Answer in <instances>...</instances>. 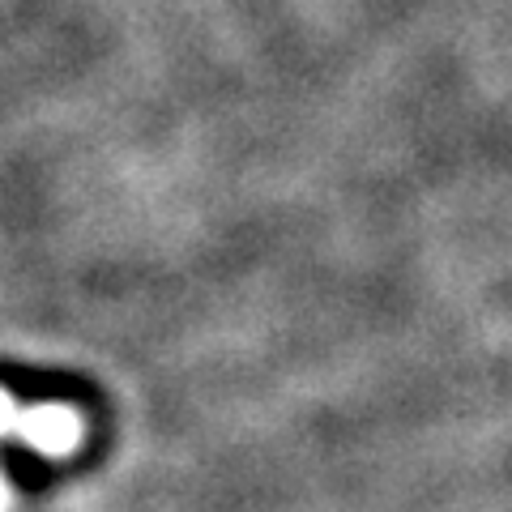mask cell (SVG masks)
I'll use <instances>...</instances> for the list:
<instances>
[{
  "label": "cell",
  "mask_w": 512,
  "mask_h": 512,
  "mask_svg": "<svg viewBox=\"0 0 512 512\" xmlns=\"http://www.w3.org/2000/svg\"><path fill=\"white\" fill-rule=\"evenodd\" d=\"M13 431H22V440L43 457H64L77 448V440H82V423H77V414L64 410V406L22 410Z\"/></svg>",
  "instance_id": "1"
},
{
  "label": "cell",
  "mask_w": 512,
  "mask_h": 512,
  "mask_svg": "<svg viewBox=\"0 0 512 512\" xmlns=\"http://www.w3.org/2000/svg\"><path fill=\"white\" fill-rule=\"evenodd\" d=\"M13 423H18V406H13L9 393H0V436H9Z\"/></svg>",
  "instance_id": "2"
},
{
  "label": "cell",
  "mask_w": 512,
  "mask_h": 512,
  "mask_svg": "<svg viewBox=\"0 0 512 512\" xmlns=\"http://www.w3.org/2000/svg\"><path fill=\"white\" fill-rule=\"evenodd\" d=\"M0 512H9V483H5V474H0Z\"/></svg>",
  "instance_id": "3"
}]
</instances>
